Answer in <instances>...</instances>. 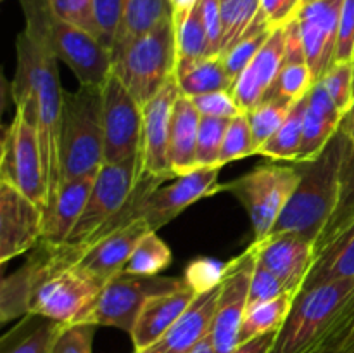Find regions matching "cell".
<instances>
[{
  "instance_id": "2e32d148",
  "label": "cell",
  "mask_w": 354,
  "mask_h": 353,
  "mask_svg": "<svg viewBox=\"0 0 354 353\" xmlns=\"http://www.w3.org/2000/svg\"><path fill=\"white\" fill-rule=\"evenodd\" d=\"M341 9L342 0H313L301 3L296 14V23L313 83L320 82L335 62Z\"/></svg>"
},
{
  "instance_id": "8d00e7d4",
  "label": "cell",
  "mask_w": 354,
  "mask_h": 353,
  "mask_svg": "<svg viewBox=\"0 0 354 353\" xmlns=\"http://www.w3.org/2000/svg\"><path fill=\"white\" fill-rule=\"evenodd\" d=\"M301 353H354V296L327 331Z\"/></svg>"
},
{
  "instance_id": "11a10c76",
  "label": "cell",
  "mask_w": 354,
  "mask_h": 353,
  "mask_svg": "<svg viewBox=\"0 0 354 353\" xmlns=\"http://www.w3.org/2000/svg\"><path fill=\"white\" fill-rule=\"evenodd\" d=\"M341 128L346 132V135H348L349 141H351V144L354 145V99L351 106H349V109L342 114Z\"/></svg>"
},
{
  "instance_id": "d590c367",
  "label": "cell",
  "mask_w": 354,
  "mask_h": 353,
  "mask_svg": "<svg viewBox=\"0 0 354 353\" xmlns=\"http://www.w3.org/2000/svg\"><path fill=\"white\" fill-rule=\"evenodd\" d=\"M171 260L173 256L169 246L156 234V230H151L135 246L123 272L133 273V275L154 277L159 275L166 266H169Z\"/></svg>"
},
{
  "instance_id": "6f0895ef",
  "label": "cell",
  "mask_w": 354,
  "mask_h": 353,
  "mask_svg": "<svg viewBox=\"0 0 354 353\" xmlns=\"http://www.w3.org/2000/svg\"><path fill=\"white\" fill-rule=\"evenodd\" d=\"M135 353H162V352L158 348V346L152 345V346H149V348H144V350H135Z\"/></svg>"
},
{
  "instance_id": "e575fe53",
  "label": "cell",
  "mask_w": 354,
  "mask_h": 353,
  "mask_svg": "<svg viewBox=\"0 0 354 353\" xmlns=\"http://www.w3.org/2000/svg\"><path fill=\"white\" fill-rule=\"evenodd\" d=\"M292 104V100L286 99V97H266L258 106L245 113L248 114L249 127H251L256 152L279 132Z\"/></svg>"
},
{
  "instance_id": "f6af8a7d",
  "label": "cell",
  "mask_w": 354,
  "mask_h": 353,
  "mask_svg": "<svg viewBox=\"0 0 354 353\" xmlns=\"http://www.w3.org/2000/svg\"><path fill=\"white\" fill-rule=\"evenodd\" d=\"M95 329L97 325L86 322L62 325L50 353H92Z\"/></svg>"
},
{
  "instance_id": "d6a6232c",
  "label": "cell",
  "mask_w": 354,
  "mask_h": 353,
  "mask_svg": "<svg viewBox=\"0 0 354 353\" xmlns=\"http://www.w3.org/2000/svg\"><path fill=\"white\" fill-rule=\"evenodd\" d=\"M24 327L26 322L2 339V353H50L62 324L40 317L33 327Z\"/></svg>"
},
{
  "instance_id": "f1b7e54d",
  "label": "cell",
  "mask_w": 354,
  "mask_h": 353,
  "mask_svg": "<svg viewBox=\"0 0 354 353\" xmlns=\"http://www.w3.org/2000/svg\"><path fill=\"white\" fill-rule=\"evenodd\" d=\"M354 224V145H349L342 165L341 175V194L334 215L328 220L327 227L315 244V258L324 253L335 239L341 237L346 230Z\"/></svg>"
},
{
  "instance_id": "c3c4849f",
  "label": "cell",
  "mask_w": 354,
  "mask_h": 353,
  "mask_svg": "<svg viewBox=\"0 0 354 353\" xmlns=\"http://www.w3.org/2000/svg\"><path fill=\"white\" fill-rule=\"evenodd\" d=\"M287 293L283 284L270 272L266 266H263L261 263L256 262L254 272H252L251 279V287H249V300L248 307L256 303H261V301L273 300V298L280 296V294Z\"/></svg>"
},
{
  "instance_id": "816d5d0a",
  "label": "cell",
  "mask_w": 354,
  "mask_h": 353,
  "mask_svg": "<svg viewBox=\"0 0 354 353\" xmlns=\"http://www.w3.org/2000/svg\"><path fill=\"white\" fill-rule=\"evenodd\" d=\"M308 107L317 111L318 114L325 116L327 120L341 125L342 111L339 109L337 104L334 102V99L328 93V90L325 89L324 82H317L311 85L310 92H308Z\"/></svg>"
},
{
  "instance_id": "8992f818",
  "label": "cell",
  "mask_w": 354,
  "mask_h": 353,
  "mask_svg": "<svg viewBox=\"0 0 354 353\" xmlns=\"http://www.w3.org/2000/svg\"><path fill=\"white\" fill-rule=\"evenodd\" d=\"M354 296V279L332 280L294 298L292 308L277 334L272 353H301L327 331Z\"/></svg>"
},
{
  "instance_id": "7c38bea8",
  "label": "cell",
  "mask_w": 354,
  "mask_h": 353,
  "mask_svg": "<svg viewBox=\"0 0 354 353\" xmlns=\"http://www.w3.org/2000/svg\"><path fill=\"white\" fill-rule=\"evenodd\" d=\"M140 175V154L121 163H104L93 180L85 210L66 242L73 246L83 244L97 228L116 217L133 192Z\"/></svg>"
},
{
  "instance_id": "ba28073f",
  "label": "cell",
  "mask_w": 354,
  "mask_h": 353,
  "mask_svg": "<svg viewBox=\"0 0 354 353\" xmlns=\"http://www.w3.org/2000/svg\"><path fill=\"white\" fill-rule=\"evenodd\" d=\"M185 284L183 277H145L120 272L104 284L95 305L86 315V324L118 327L131 334L144 305L158 294L169 293Z\"/></svg>"
},
{
  "instance_id": "4316f807",
  "label": "cell",
  "mask_w": 354,
  "mask_h": 353,
  "mask_svg": "<svg viewBox=\"0 0 354 353\" xmlns=\"http://www.w3.org/2000/svg\"><path fill=\"white\" fill-rule=\"evenodd\" d=\"M171 0H124L120 30L111 54H118L130 42L154 30L159 23L173 17Z\"/></svg>"
},
{
  "instance_id": "603a6c76",
  "label": "cell",
  "mask_w": 354,
  "mask_h": 353,
  "mask_svg": "<svg viewBox=\"0 0 354 353\" xmlns=\"http://www.w3.org/2000/svg\"><path fill=\"white\" fill-rule=\"evenodd\" d=\"M220 286L197 294L173 327L156 343L162 353H189L213 329Z\"/></svg>"
},
{
  "instance_id": "5b68a950",
  "label": "cell",
  "mask_w": 354,
  "mask_h": 353,
  "mask_svg": "<svg viewBox=\"0 0 354 353\" xmlns=\"http://www.w3.org/2000/svg\"><path fill=\"white\" fill-rule=\"evenodd\" d=\"M176 42L173 17L113 55V73L142 107L175 76Z\"/></svg>"
},
{
  "instance_id": "cb8c5ba5",
  "label": "cell",
  "mask_w": 354,
  "mask_h": 353,
  "mask_svg": "<svg viewBox=\"0 0 354 353\" xmlns=\"http://www.w3.org/2000/svg\"><path fill=\"white\" fill-rule=\"evenodd\" d=\"M201 113L190 97L176 99L169 132V165L176 176L185 175L197 168V135H199Z\"/></svg>"
},
{
  "instance_id": "9f6ffc18",
  "label": "cell",
  "mask_w": 354,
  "mask_h": 353,
  "mask_svg": "<svg viewBox=\"0 0 354 353\" xmlns=\"http://www.w3.org/2000/svg\"><path fill=\"white\" fill-rule=\"evenodd\" d=\"M189 353H216V348H214L213 336H211V332L206 336V338L201 339V341L197 343V345L194 346Z\"/></svg>"
},
{
  "instance_id": "1f68e13d",
  "label": "cell",
  "mask_w": 354,
  "mask_h": 353,
  "mask_svg": "<svg viewBox=\"0 0 354 353\" xmlns=\"http://www.w3.org/2000/svg\"><path fill=\"white\" fill-rule=\"evenodd\" d=\"M294 298L296 296L292 293H283L273 300L248 307L242 320L241 343L268 332H279L292 308Z\"/></svg>"
},
{
  "instance_id": "d4e9b609",
  "label": "cell",
  "mask_w": 354,
  "mask_h": 353,
  "mask_svg": "<svg viewBox=\"0 0 354 353\" xmlns=\"http://www.w3.org/2000/svg\"><path fill=\"white\" fill-rule=\"evenodd\" d=\"M311 85H313V76H311L310 66H308L306 55H304L299 28H297L296 17H294L292 21L287 23L286 57H283L282 69L277 76L275 85L266 97L279 96L296 102V100L306 97Z\"/></svg>"
},
{
  "instance_id": "4fadbf2b",
  "label": "cell",
  "mask_w": 354,
  "mask_h": 353,
  "mask_svg": "<svg viewBox=\"0 0 354 353\" xmlns=\"http://www.w3.org/2000/svg\"><path fill=\"white\" fill-rule=\"evenodd\" d=\"M104 163H121L140 154L144 109L116 75L102 89Z\"/></svg>"
},
{
  "instance_id": "db71d44e",
  "label": "cell",
  "mask_w": 354,
  "mask_h": 353,
  "mask_svg": "<svg viewBox=\"0 0 354 353\" xmlns=\"http://www.w3.org/2000/svg\"><path fill=\"white\" fill-rule=\"evenodd\" d=\"M279 332H268V334L258 336L249 341L241 343L232 353H272L275 346V339Z\"/></svg>"
},
{
  "instance_id": "ee69618b",
  "label": "cell",
  "mask_w": 354,
  "mask_h": 353,
  "mask_svg": "<svg viewBox=\"0 0 354 353\" xmlns=\"http://www.w3.org/2000/svg\"><path fill=\"white\" fill-rule=\"evenodd\" d=\"M225 272L227 263L216 262L213 258H197L189 263L183 279L197 294H201L220 286Z\"/></svg>"
},
{
  "instance_id": "681fc988",
  "label": "cell",
  "mask_w": 354,
  "mask_h": 353,
  "mask_svg": "<svg viewBox=\"0 0 354 353\" xmlns=\"http://www.w3.org/2000/svg\"><path fill=\"white\" fill-rule=\"evenodd\" d=\"M354 61V0H342L335 62Z\"/></svg>"
},
{
  "instance_id": "b9f144b4",
  "label": "cell",
  "mask_w": 354,
  "mask_h": 353,
  "mask_svg": "<svg viewBox=\"0 0 354 353\" xmlns=\"http://www.w3.org/2000/svg\"><path fill=\"white\" fill-rule=\"evenodd\" d=\"M320 82L344 114L354 99V61L334 62Z\"/></svg>"
},
{
  "instance_id": "7bdbcfd3",
  "label": "cell",
  "mask_w": 354,
  "mask_h": 353,
  "mask_svg": "<svg viewBox=\"0 0 354 353\" xmlns=\"http://www.w3.org/2000/svg\"><path fill=\"white\" fill-rule=\"evenodd\" d=\"M123 3L124 0H93L92 2L97 38H99L104 47L109 48V52L113 51L118 30H120Z\"/></svg>"
},
{
  "instance_id": "f35d334b",
  "label": "cell",
  "mask_w": 354,
  "mask_h": 353,
  "mask_svg": "<svg viewBox=\"0 0 354 353\" xmlns=\"http://www.w3.org/2000/svg\"><path fill=\"white\" fill-rule=\"evenodd\" d=\"M339 127L341 125L327 120L325 116L318 114L317 111L308 107L303 121V141H301L299 158H297L296 163L310 161V159L317 158L324 151L325 145L328 144V141L334 137Z\"/></svg>"
},
{
  "instance_id": "ac0fdd59",
  "label": "cell",
  "mask_w": 354,
  "mask_h": 353,
  "mask_svg": "<svg viewBox=\"0 0 354 353\" xmlns=\"http://www.w3.org/2000/svg\"><path fill=\"white\" fill-rule=\"evenodd\" d=\"M252 246L256 262L266 266L287 293L297 296L315 263V242L296 234H272Z\"/></svg>"
},
{
  "instance_id": "44dd1931",
  "label": "cell",
  "mask_w": 354,
  "mask_h": 353,
  "mask_svg": "<svg viewBox=\"0 0 354 353\" xmlns=\"http://www.w3.org/2000/svg\"><path fill=\"white\" fill-rule=\"evenodd\" d=\"M196 296L197 293L187 282L178 289L152 296L138 314L130 334L135 350L149 348L161 341Z\"/></svg>"
},
{
  "instance_id": "83f0119b",
  "label": "cell",
  "mask_w": 354,
  "mask_h": 353,
  "mask_svg": "<svg viewBox=\"0 0 354 353\" xmlns=\"http://www.w3.org/2000/svg\"><path fill=\"white\" fill-rule=\"evenodd\" d=\"M342 279H354V224L315 258L303 289Z\"/></svg>"
},
{
  "instance_id": "6da1fadb",
  "label": "cell",
  "mask_w": 354,
  "mask_h": 353,
  "mask_svg": "<svg viewBox=\"0 0 354 353\" xmlns=\"http://www.w3.org/2000/svg\"><path fill=\"white\" fill-rule=\"evenodd\" d=\"M12 100L17 113L35 125L47 179V204L61 185V125L64 90L57 59L26 31L17 37ZM47 208V206H45Z\"/></svg>"
},
{
  "instance_id": "8fae6325",
  "label": "cell",
  "mask_w": 354,
  "mask_h": 353,
  "mask_svg": "<svg viewBox=\"0 0 354 353\" xmlns=\"http://www.w3.org/2000/svg\"><path fill=\"white\" fill-rule=\"evenodd\" d=\"M0 180L12 183L45 210L47 179L37 128L17 111L9 127L3 130Z\"/></svg>"
},
{
  "instance_id": "52a82bcc",
  "label": "cell",
  "mask_w": 354,
  "mask_h": 353,
  "mask_svg": "<svg viewBox=\"0 0 354 353\" xmlns=\"http://www.w3.org/2000/svg\"><path fill=\"white\" fill-rule=\"evenodd\" d=\"M299 182V168L290 165H261L244 173L237 180L223 183V190L234 194L251 218L254 241H263L272 234L287 201Z\"/></svg>"
},
{
  "instance_id": "d6986e66",
  "label": "cell",
  "mask_w": 354,
  "mask_h": 353,
  "mask_svg": "<svg viewBox=\"0 0 354 353\" xmlns=\"http://www.w3.org/2000/svg\"><path fill=\"white\" fill-rule=\"evenodd\" d=\"M287 44V24L273 28L268 40L265 42L258 54L252 57L248 68L241 73L232 87V93L237 99L239 106L244 113L258 106L270 90L273 89L282 69L283 57H286Z\"/></svg>"
},
{
  "instance_id": "ffe728a7",
  "label": "cell",
  "mask_w": 354,
  "mask_h": 353,
  "mask_svg": "<svg viewBox=\"0 0 354 353\" xmlns=\"http://www.w3.org/2000/svg\"><path fill=\"white\" fill-rule=\"evenodd\" d=\"M151 230V225L145 220L131 221L127 227L118 228L106 237L86 246L75 265L107 282L114 275L123 272L135 246Z\"/></svg>"
},
{
  "instance_id": "836d02e7",
  "label": "cell",
  "mask_w": 354,
  "mask_h": 353,
  "mask_svg": "<svg viewBox=\"0 0 354 353\" xmlns=\"http://www.w3.org/2000/svg\"><path fill=\"white\" fill-rule=\"evenodd\" d=\"M272 30L273 26L266 21L265 14H263L261 10L258 19L252 23V26L249 28L248 31H245L244 37L239 42H235V44L221 55L225 69H227V73L230 75V78L234 80V82L241 76V73L248 68V64L252 61V57L258 54L259 48L265 45L270 33H272Z\"/></svg>"
},
{
  "instance_id": "ab89813d",
  "label": "cell",
  "mask_w": 354,
  "mask_h": 353,
  "mask_svg": "<svg viewBox=\"0 0 354 353\" xmlns=\"http://www.w3.org/2000/svg\"><path fill=\"white\" fill-rule=\"evenodd\" d=\"M230 120L225 118L201 116L199 135H197V168L201 166H220L221 147Z\"/></svg>"
},
{
  "instance_id": "3957f363",
  "label": "cell",
  "mask_w": 354,
  "mask_h": 353,
  "mask_svg": "<svg viewBox=\"0 0 354 353\" xmlns=\"http://www.w3.org/2000/svg\"><path fill=\"white\" fill-rule=\"evenodd\" d=\"M26 31L57 61L75 73L80 85L104 89L113 75V55L97 37L64 21L52 10L48 0H21Z\"/></svg>"
},
{
  "instance_id": "7402d4cb",
  "label": "cell",
  "mask_w": 354,
  "mask_h": 353,
  "mask_svg": "<svg viewBox=\"0 0 354 353\" xmlns=\"http://www.w3.org/2000/svg\"><path fill=\"white\" fill-rule=\"evenodd\" d=\"M95 176L64 180L59 185L55 196L44 210L41 241L50 244H64L68 241L85 210Z\"/></svg>"
},
{
  "instance_id": "30bf717a",
  "label": "cell",
  "mask_w": 354,
  "mask_h": 353,
  "mask_svg": "<svg viewBox=\"0 0 354 353\" xmlns=\"http://www.w3.org/2000/svg\"><path fill=\"white\" fill-rule=\"evenodd\" d=\"M221 166H201L180 176L159 175L138 201L137 220H145L152 230L178 217L185 208L213 194L223 192L218 182Z\"/></svg>"
},
{
  "instance_id": "9c48e42d",
  "label": "cell",
  "mask_w": 354,
  "mask_h": 353,
  "mask_svg": "<svg viewBox=\"0 0 354 353\" xmlns=\"http://www.w3.org/2000/svg\"><path fill=\"white\" fill-rule=\"evenodd\" d=\"M104 284L99 277L76 265L52 272L35 289L28 315L50 318L62 325L85 322Z\"/></svg>"
},
{
  "instance_id": "bcb514c9",
  "label": "cell",
  "mask_w": 354,
  "mask_h": 353,
  "mask_svg": "<svg viewBox=\"0 0 354 353\" xmlns=\"http://www.w3.org/2000/svg\"><path fill=\"white\" fill-rule=\"evenodd\" d=\"M194 100V106L201 113V116L209 118H225L232 120L237 114L244 113L239 106L237 99L234 97L232 90H218V92L204 93V96L190 97Z\"/></svg>"
},
{
  "instance_id": "f907efd6",
  "label": "cell",
  "mask_w": 354,
  "mask_h": 353,
  "mask_svg": "<svg viewBox=\"0 0 354 353\" xmlns=\"http://www.w3.org/2000/svg\"><path fill=\"white\" fill-rule=\"evenodd\" d=\"M204 28H206L209 55L223 54V23H221L220 0H201Z\"/></svg>"
},
{
  "instance_id": "f546056e",
  "label": "cell",
  "mask_w": 354,
  "mask_h": 353,
  "mask_svg": "<svg viewBox=\"0 0 354 353\" xmlns=\"http://www.w3.org/2000/svg\"><path fill=\"white\" fill-rule=\"evenodd\" d=\"M308 109V93L303 99L296 100L287 114L286 121L279 128L275 135L259 147L256 154L265 158L275 159V161L296 163L299 158L301 141H303V121Z\"/></svg>"
},
{
  "instance_id": "484cf974",
  "label": "cell",
  "mask_w": 354,
  "mask_h": 353,
  "mask_svg": "<svg viewBox=\"0 0 354 353\" xmlns=\"http://www.w3.org/2000/svg\"><path fill=\"white\" fill-rule=\"evenodd\" d=\"M175 78L182 96L197 97L218 90H232L234 80L227 73L221 55L176 62Z\"/></svg>"
},
{
  "instance_id": "4dcf8cb0",
  "label": "cell",
  "mask_w": 354,
  "mask_h": 353,
  "mask_svg": "<svg viewBox=\"0 0 354 353\" xmlns=\"http://www.w3.org/2000/svg\"><path fill=\"white\" fill-rule=\"evenodd\" d=\"M173 24H175L176 62L194 61L209 55V44H207L206 28L201 12V0L190 9L173 12Z\"/></svg>"
},
{
  "instance_id": "60d3db41",
  "label": "cell",
  "mask_w": 354,
  "mask_h": 353,
  "mask_svg": "<svg viewBox=\"0 0 354 353\" xmlns=\"http://www.w3.org/2000/svg\"><path fill=\"white\" fill-rule=\"evenodd\" d=\"M251 154H256L251 127H249L248 114L241 113L232 118L230 123H228L223 147H221L220 166H225L228 163L235 161V159H242Z\"/></svg>"
},
{
  "instance_id": "7a4b0ae2",
  "label": "cell",
  "mask_w": 354,
  "mask_h": 353,
  "mask_svg": "<svg viewBox=\"0 0 354 353\" xmlns=\"http://www.w3.org/2000/svg\"><path fill=\"white\" fill-rule=\"evenodd\" d=\"M349 145L351 141L339 127L317 158L296 163L299 168V182L272 234H296L317 244L337 208L342 165Z\"/></svg>"
},
{
  "instance_id": "680465c9",
  "label": "cell",
  "mask_w": 354,
  "mask_h": 353,
  "mask_svg": "<svg viewBox=\"0 0 354 353\" xmlns=\"http://www.w3.org/2000/svg\"><path fill=\"white\" fill-rule=\"evenodd\" d=\"M308 2H313V0H301V3H308Z\"/></svg>"
},
{
  "instance_id": "5bb4252c",
  "label": "cell",
  "mask_w": 354,
  "mask_h": 353,
  "mask_svg": "<svg viewBox=\"0 0 354 353\" xmlns=\"http://www.w3.org/2000/svg\"><path fill=\"white\" fill-rule=\"evenodd\" d=\"M256 265L254 246H249L244 253L227 262V272L220 284L216 317H214L213 336L216 353H232L241 345V329L248 310L249 287Z\"/></svg>"
},
{
  "instance_id": "9a60e30c",
  "label": "cell",
  "mask_w": 354,
  "mask_h": 353,
  "mask_svg": "<svg viewBox=\"0 0 354 353\" xmlns=\"http://www.w3.org/2000/svg\"><path fill=\"white\" fill-rule=\"evenodd\" d=\"M44 237V208L0 180V262L33 249Z\"/></svg>"
},
{
  "instance_id": "f5cc1de1",
  "label": "cell",
  "mask_w": 354,
  "mask_h": 353,
  "mask_svg": "<svg viewBox=\"0 0 354 353\" xmlns=\"http://www.w3.org/2000/svg\"><path fill=\"white\" fill-rule=\"evenodd\" d=\"M266 21L273 28L283 26L296 17L301 0H259Z\"/></svg>"
},
{
  "instance_id": "e0dca14e",
  "label": "cell",
  "mask_w": 354,
  "mask_h": 353,
  "mask_svg": "<svg viewBox=\"0 0 354 353\" xmlns=\"http://www.w3.org/2000/svg\"><path fill=\"white\" fill-rule=\"evenodd\" d=\"M176 78L173 76L142 109H144V130H142V175H171L169 165V132L176 99L180 97Z\"/></svg>"
},
{
  "instance_id": "7dc6e473",
  "label": "cell",
  "mask_w": 354,
  "mask_h": 353,
  "mask_svg": "<svg viewBox=\"0 0 354 353\" xmlns=\"http://www.w3.org/2000/svg\"><path fill=\"white\" fill-rule=\"evenodd\" d=\"M92 2L93 0H48L52 10L59 17L83 28L88 33H92L93 37H97L95 23H93Z\"/></svg>"
},
{
  "instance_id": "74e56055",
  "label": "cell",
  "mask_w": 354,
  "mask_h": 353,
  "mask_svg": "<svg viewBox=\"0 0 354 353\" xmlns=\"http://www.w3.org/2000/svg\"><path fill=\"white\" fill-rule=\"evenodd\" d=\"M223 23V54L244 37L261 14L259 0H220ZM221 54V55H223Z\"/></svg>"
},
{
  "instance_id": "277c9868",
  "label": "cell",
  "mask_w": 354,
  "mask_h": 353,
  "mask_svg": "<svg viewBox=\"0 0 354 353\" xmlns=\"http://www.w3.org/2000/svg\"><path fill=\"white\" fill-rule=\"evenodd\" d=\"M104 165L102 89L80 85L64 92L61 125V183L93 176Z\"/></svg>"
}]
</instances>
